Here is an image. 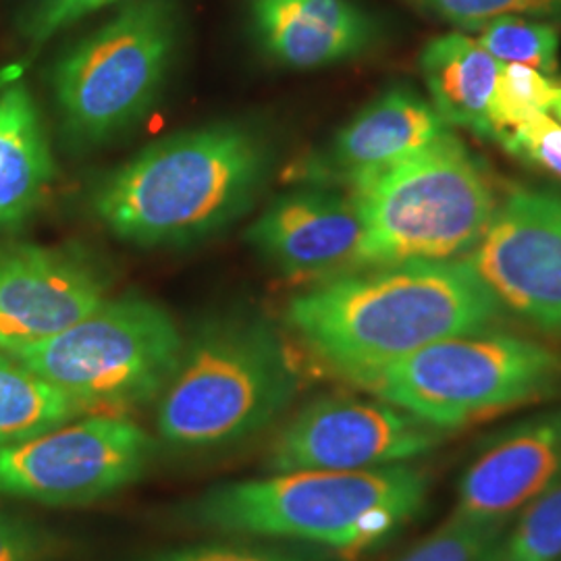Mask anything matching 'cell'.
Wrapping results in <instances>:
<instances>
[{"label":"cell","mask_w":561,"mask_h":561,"mask_svg":"<svg viewBox=\"0 0 561 561\" xmlns=\"http://www.w3.org/2000/svg\"><path fill=\"white\" fill-rule=\"evenodd\" d=\"M424 15L458 30L479 32L500 18H526L561 25V0H408Z\"/></svg>","instance_id":"24"},{"label":"cell","mask_w":561,"mask_h":561,"mask_svg":"<svg viewBox=\"0 0 561 561\" xmlns=\"http://www.w3.org/2000/svg\"><path fill=\"white\" fill-rule=\"evenodd\" d=\"M245 238L287 275L340 273L356 268L364 225L352 194L319 185L271 202Z\"/></svg>","instance_id":"14"},{"label":"cell","mask_w":561,"mask_h":561,"mask_svg":"<svg viewBox=\"0 0 561 561\" xmlns=\"http://www.w3.org/2000/svg\"><path fill=\"white\" fill-rule=\"evenodd\" d=\"M148 561H314L300 553L256 545H202L159 556Z\"/></svg>","instance_id":"28"},{"label":"cell","mask_w":561,"mask_h":561,"mask_svg":"<svg viewBox=\"0 0 561 561\" xmlns=\"http://www.w3.org/2000/svg\"><path fill=\"white\" fill-rule=\"evenodd\" d=\"M268 57L291 69L358 59L379 42V23L354 0H250Z\"/></svg>","instance_id":"16"},{"label":"cell","mask_w":561,"mask_h":561,"mask_svg":"<svg viewBox=\"0 0 561 561\" xmlns=\"http://www.w3.org/2000/svg\"><path fill=\"white\" fill-rule=\"evenodd\" d=\"M451 431L382 400L333 396L310 401L271 442V472H356L419 460Z\"/></svg>","instance_id":"10"},{"label":"cell","mask_w":561,"mask_h":561,"mask_svg":"<svg viewBox=\"0 0 561 561\" xmlns=\"http://www.w3.org/2000/svg\"><path fill=\"white\" fill-rule=\"evenodd\" d=\"M347 382L454 433L560 393L561 354L484 329L435 341Z\"/></svg>","instance_id":"6"},{"label":"cell","mask_w":561,"mask_h":561,"mask_svg":"<svg viewBox=\"0 0 561 561\" xmlns=\"http://www.w3.org/2000/svg\"><path fill=\"white\" fill-rule=\"evenodd\" d=\"M556 561H561V558H560V560H556Z\"/></svg>","instance_id":"30"},{"label":"cell","mask_w":561,"mask_h":561,"mask_svg":"<svg viewBox=\"0 0 561 561\" xmlns=\"http://www.w3.org/2000/svg\"><path fill=\"white\" fill-rule=\"evenodd\" d=\"M271 161L268 141L240 123L183 131L108 173L94 190L92 210L127 243L202 240L252 206Z\"/></svg>","instance_id":"2"},{"label":"cell","mask_w":561,"mask_h":561,"mask_svg":"<svg viewBox=\"0 0 561 561\" xmlns=\"http://www.w3.org/2000/svg\"><path fill=\"white\" fill-rule=\"evenodd\" d=\"M83 414L57 385L0 350V447L34 439Z\"/></svg>","instance_id":"19"},{"label":"cell","mask_w":561,"mask_h":561,"mask_svg":"<svg viewBox=\"0 0 561 561\" xmlns=\"http://www.w3.org/2000/svg\"><path fill=\"white\" fill-rule=\"evenodd\" d=\"M468 262L503 310L561 335V192L512 187Z\"/></svg>","instance_id":"11"},{"label":"cell","mask_w":561,"mask_h":561,"mask_svg":"<svg viewBox=\"0 0 561 561\" xmlns=\"http://www.w3.org/2000/svg\"><path fill=\"white\" fill-rule=\"evenodd\" d=\"M493 141L518 161L561 180V125L547 113L503 129Z\"/></svg>","instance_id":"25"},{"label":"cell","mask_w":561,"mask_h":561,"mask_svg":"<svg viewBox=\"0 0 561 561\" xmlns=\"http://www.w3.org/2000/svg\"><path fill=\"white\" fill-rule=\"evenodd\" d=\"M477 42L500 62H518L551 76L558 71L560 27L526 18H500L479 30Z\"/></svg>","instance_id":"21"},{"label":"cell","mask_w":561,"mask_h":561,"mask_svg":"<svg viewBox=\"0 0 561 561\" xmlns=\"http://www.w3.org/2000/svg\"><path fill=\"white\" fill-rule=\"evenodd\" d=\"M119 0H32L21 20V30L32 44H44L73 23Z\"/></svg>","instance_id":"27"},{"label":"cell","mask_w":561,"mask_h":561,"mask_svg":"<svg viewBox=\"0 0 561 561\" xmlns=\"http://www.w3.org/2000/svg\"><path fill=\"white\" fill-rule=\"evenodd\" d=\"M551 113L556 115V119H558V123H561V85H558L556 99H553V104H551Z\"/></svg>","instance_id":"29"},{"label":"cell","mask_w":561,"mask_h":561,"mask_svg":"<svg viewBox=\"0 0 561 561\" xmlns=\"http://www.w3.org/2000/svg\"><path fill=\"white\" fill-rule=\"evenodd\" d=\"M561 481V405L491 435L466 463L451 514L510 524Z\"/></svg>","instance_id":"13"},{"label":"cell","mask_w":561,"mask_h":561,"mask_svg":"<svg viewBox=\"0 0 561 561\" xmlns=\"http://www.w3.org/2000/svg\"><path fill=\"white\" fill-rule=\"evenodd\" d=\"M502 317L468 259L343 271L285 308L296 337L345 381L435 341L493 329Z\"/></svg>","instance_id":"1"},{"label":"cell","mask_w":561,"mask_h":561,"mask_svg":"<svg viewBox=\"0 0 561 561\" xmlns=\"http://www.w3.org/2000/svg\"><path fill=\"white\" fill-rule=\"evenodd\" d=\"M449 125L433 102L410 85H391L347 121L321 157L312 159V180L354 183L431 146Z\"/></svg>","instance_id":"15"},{"label":"cell","mask_w":561,"mask_h":561,"mask_svg":"<svg viewBox=\"0 0 561 561\" xmlns=\"http://www.w3.org/2000/svg\"><path fill=\"white\" fill-rule=\"evenodd\" d=\"M422 80L428 101L449 127H463L489 140V102L502 62L461 32H449L422 48Z\"/></svg>","instance_id":"18"},{"label":"cell","mask_w":561,"mask_h":561,"mask_svg":"<svg viewBox=\"0 0 561 561\" xmlns=\"http://www.w3.org/2000/svg\"><path fill=\"white\" fill-rule=\"evenodd\" d=\"M180 44L175 0H125L53 69L62 129L99 148L136 127L159 101Z\"/></svg>","instance_id":"7"},{"label":"cell","mask_w":561,"mask_h":561,"mask_svg":"<svg viewBox=\"0 0 561 561\" xmlns=\"http://www.w3.org/2000/svg\"><path fill=\"white\" fill-rule=\"evenodd\" d=\"M185 340L180 324L146 298H117L50 340L11 354L78 401L85 414H119L161 398Z\"/></svg>","instance_id":"8"},{"label":"cell","mask_w":561,"mask_h":561,"mask_svg":"<svg viewBox=\"0 0 561 561\" xmlns=\"http://www.w3.org/2000/svg\"><path fill=\"white\" fill-rule=\"evenodd\" d=\"M556 92L558 83L551 76L518 62H502L500 78L489 102V140L503 129L549 113Z\"/></svg>","instance_id":"22"},{"label":"cell","mask_w":561,"mask_h":561,"mask_svg":"<svg viewBox=\"0 0 561 561\" xmlns=\"http://www.w3.org/2000/svg\"><path fill=\"white\" fill-rule=\"evenodd\" d=\"M350 187L364 225L356 268L468 256L500 202L489 173L451 131Z\"/></svg>","instance_id":"5"},{"label":"cell","mask_w":561,"mask_h":561,"mask_svg":"<svg viewBox=\"0 0 561 561\" xmlns=\"http://www.w3.org/2000/svg\"><path fill=\"white\" fill-rule=\"evenodd\" d=\"M507 524L451 514L393 561H489Z\"/></svg>","instance_id":"23"},{"label":"cell","mask_w":561,"mask_h":561,"mask_svg":"<svg viewBox=\"0 0 561 561\" xmlns=\"http://www.w3.org/2000/svg\"><path fill=\"white\" fill-rule=\"evenodd\" d=\"M55 180V161L38 104L20 80L0 85V231L41 206Z\"/></svg>","instance_id":"17"},{"label":"cell","mask_w":561,"mask_h":561,"mask_svg":"<svg viewBox=\"0 0 561 561\" xmlns=\"http://www.w3.org/2000/svg\"><path fill=\"white\" fill-rule=\"evenodd\" d=\"M560 558L561 481L510 520L489 561H556Z\"/></svg>","instance_id":"20"},{"label":"cell","mask_w":561,"mask_h":561,"mask_svg":"<svg viewBox=\"0 0 561 561\" xmlns=\"http://www.w3.org/2000/svg\"><path fill=\"white\" fill-rule=\"evenodd\" d=\"M159 442L119 414H83L27 442L0 447V500L50 507L104 502L136 484Z\"/></svg>","instance_id":"9"},{"label":"cell","mask_w":561,"mask_h":561,"mask_svg":"<svg viewBox=\"0 0 561 561\" xmlns=\"http://www.w3.org/2000/svg\"><path fill=\"white\" fill-rule=\"evenodd\" d=\"M101 271L73 250L0 248V350L50 340L106 300Z\"/></svg>","instance_id":"12"},{"label":"cell","mask_w":561,"mask_h":561,"mask_svg":"<svg viewBox=\"0 0 561 561\" xmlns=\"http://www.w3.org/2000/svg\"><path fill=\"white\" fill-rule=\"evenodd\" d=\"M298 389L291 356L259 319L208 322L185 341L157 405L162 445L208 454L248 442L279 419Z\"/></svg>","instance_id":"4"},{"label":"cell","mask_w":561,"mask_h":561,"mask_svg":"<svg viewBox=\"0 0 561 561\" xmlns=\"http://www.w3.org/2000/svg\"><path fill=\"white\" fill-rule=\"evenodd\" d=\"M428 474L400 463L375 470L273 472L210 489L181 510L202 530L314 542L360 553L414 520L428 497Z\"/></svg>","instance_id":"3"},{"label":"cell","mask_w":561,"mask_h":561,"mask_svg":"<svg viewBox=\"0 0 561 561\" xmlns=\"http://www.w3.org/2000/svg\"><path fill=\"white\" fill-rule=\"evenodd\" d=\"M69 549L55 530L0 507V561H60Z\"/></svg>","instance_id":"26"}]
</instances>
